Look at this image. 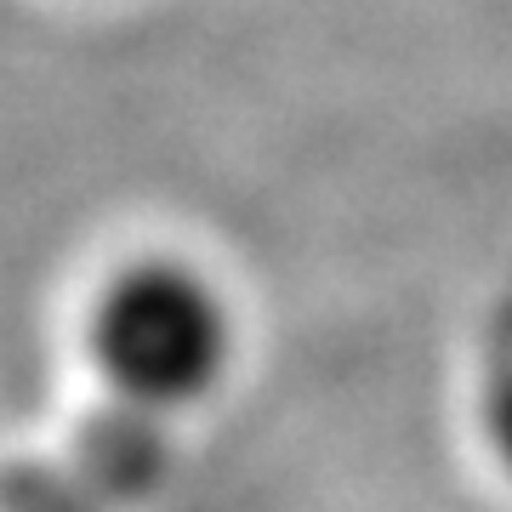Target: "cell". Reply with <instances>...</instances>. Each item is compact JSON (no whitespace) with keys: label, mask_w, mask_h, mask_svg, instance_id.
I'll return each mask as SVG.
<instances>
[{"label":"cell","mask_w":512,"mask_h":512,"mask_svg":"<svg viewBox=\"0 0 512 512\" xmlns=\"http://www.w3.org/2000/svg\"><path fill=\"white\" fill-rule=\"evenodd\" d=\"M86 348L120 404L160 416L217 393L234 365V313L200 268L143 256L97 291Z\"/></svg>","instance_id":"cell-1"},{"label":"cell","mask_w":512,"mask_h":512,"mask_svg":"<svg viewBox=\"0 0 512 512\" xmlns=\"http://www.w3.org/2000/svg\"><path fill=\"white\" fill-rule=\"evenodd\" d=\"M484 433H490L495 461L512 478V365H501L490 376V387H484Z\"/></svg>","instance_id":"cell-2"}]
</instances>
